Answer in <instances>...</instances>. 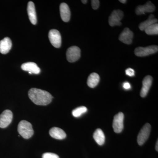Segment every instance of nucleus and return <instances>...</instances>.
I'll use <instances>...</instances> for the list:
<instances>
[{"label":"nucleus","instance_id":"23","mask_svg":"<svg viewBox=\"0 0 158 158\" xmlns=\"http://www.w3.org/2000/svg\"><path fill=\"white\" fill-rule=\"evenodd\" d=\"M42 158H59V156L53 153L47 152L44 154Z\"/></svg>","mask_w":158,"mask_h":158},{"label":"nucleus","instance_id":"25","mask_svg":"<svg viewBox=\"0 0 158 158\" xmlns=\"http://www.w3.org/2000/svg\"><path fill=\"white\" fill-rule=\"evenodd\" d=\"M126 74L130 77H133L135 75V71L131 68H128L126 70Z\"/></svg>","mask_w":158,"mask_h":158},{"label":"nucleus","instance_id":"8","mask_svg":"<svg viewBox=\"0 0 158 158\" xmlns=\"http://www.w3.org/2000/svg\"><path fill=\"white\" fill-rule=\"evenodd\" d=\"M80 57L81 49L78 47H71L66 52V58L69 62H76L80 59Z\"/></svg>","mask_w":158,"mask_h":158},{"label":"nucleus","instance_id":"27","mask_svg":"<svg viewBox=\"0 0 158 158\" xmlns=\"http://www.w3.org/2000/svg\"><path fill=\"white\" fill-rule=\"evenodd\" d=\"M119 2L122 3H123V4L127 2L126 0H119Z\"/></svg>","mask_w":158,"mask_h":158},{"label":"nucleus","instance_id":"29","mask_svg":"<svg viewBox=\"0 0 158 158\" xmlns=\"http://www.w3.org/2000/svg\"><path fill=\"white\" fill-rule=\"evenodd\" d=\"M81 2L83 3V4H85L87 3L88 1H87V0H82V1H81Z\"/></svg>","mask_w":158,"mask_h":158},{"label":"nucleus","instance_id":"28","mask_svg":"<svg viewBox=\"0 0 158 158\" xmlns=\"http://www.w3.org/2000/svg\"><path fill=\"white\" fill-rule=\"evenodd\" d=\"M158 140L157 141L156 144V150L157 151H158Z\"/></svg>","mask_w":158,"mask_h":158},{"label":"nucleus","instance_id":"2","mask_svg":"<svg viewBox=\"0 0 158 158\" xmlns=\"http://www.w3.org/2000/svg\"><path fill=\"white\" fill-rule=\"evenodd\" d=\"M18 131L23 138L27 139L31 138L34 133L32 124L26 120L20 122L18 126Z\"/></svg>","mask_w":158,"mask_h":158},{"label":"nucleus","instance_id":"15","mask_svg":"<svg viewBox=\"0 0 158 158\" xmlns=\"http://www.w3.org/2000/svg\"><path fill=\"white\" fill-rule=\"evenodd\" d=\"M61 19L65 22H68L70 19L71 13L69 7L66 3H62L60 6Z\"/></svg>","mask_w":158,"mask_h":158},{"label":"nucleus","instance_id":"3","mask_svg":"<svg viewBox=\"0 0 158 158\" xmlns=\"http://www.w3.org/2000/svg\"><path fill=\"white\" fill-rule=\"evenodd\" d=\"M158 47L156 45H151L146 47L137 48L135 50V54L138 57H144L157 52Z\"/></svg>","mask_w":158,"mask_h":158},{"label":"nucleus","instance_id":"16","mask_svg":"<svg viewBox=\"0 0 158 158\" xmlns=\"http://www.w3.org/2000/svg\"><path fill=\"white\" fill-rule=\"evenodd\" d=\"M12 47L11 39L8 37H5L0 40V53L6 54L9 53Z\"/></svg>","mask_w":158,"mask_h":158},{"label":"nucleus","instance_id":"9","mask_svg":"<svg viewBox=\"0 0 158 158\" xmlns=\"http://www.w3.org/2000/svg\"><path fill=\"white\" fill-rule=\"evenodd\" d=\"M13 114L10 110H6L0 115V127L5 128L11 123Z\"/></svg>","mask_w":158,"mask_h":158},{"label":"nucleus","instance_id":"21","mask_svg":"<svg viewBox=\"0 0 158 158\" xmlns=\"http://www.w3.org/2000/svg\"><path fill=\"white\" fill-rule=\"evenodd\" d=\"M146 34L148 35H158V24L157 23L152 25L144 30Z\"/></svg>","mask_w":158,"mask_h":158},{"label":"nucleus","instance_id":"18","mask_svg":"<svg viewBox=\"0 0 158 158\" xmlns=\"http://www.w3.org/2000/svg\"><path fill=\"white\" fill-rule=\"evenodd\" d=\"M158 22V19H156L153 15H151L146 21L141 23L139 26V28L141 31H144L148 27Z\"/></svg>","mask_w":158,"mask_h":158},{"label":"nucleus","instance_id":"5","mask_svg":"<svg viewBox=\"0 0 158 158\" xmlns=\"http://www.w3.org/2000/svg\"><path fill=\"white\" fill-rule=\"evenodd\" d=\"M151 130V126L150 124L148 123L144 125V127L141 128L137 138V141L139 145H143L145 141H147L149 137Z\"/></svg>","mask_w":158,"mask_h":158},{"label":"nucleus","instance_id":"13","mask_svg":"<svg viewBox=\"0 0 158 158\" xmlns=\"http://www.w3.org/2000/svg\"><path fill=\"white\" fill-rule=\"evenodd\" d=\"M21 68L23 70L29 72L30 74H38L40 73V68L34 62H28L23 63L21 65Z\"/></svg>","mask_w":158,"mask_h":158},{"label":"nucleus","instance_id":"4","mask_svg":"<svg viewBox=\"0 0 158 158\" xmlns=\"http://www.w3.org/2000/svg\"><path fill=\"white\" fill-rule=\"evenodd\" d=\"M123 15V12L121 10L119 9L114 10L109 17V24L111 27L121 25V20Z\"/></svg>","mask_w":158,"mask_h":158},{"label":"nucleus","instance_id":"6","mask_svg":"<svg viewBox=\"0 0 158 158\" xmlns=\"http://www.w3.org/2000/svg\"><path fill=\"white\" fill-rule=\"evenodd\" d=\"M124 114L121 112L118 113L114 116L113 120V127L115 133H120L122 131L124 127Z\"/></svg>","mask_w":158,"mask_h":158},{"label":"nucleus","instance_id":"24","mask_svg":"<svg viewBox=\"0 0 158 158\" xmlns=\"http://www.w3.org/2000/svg\"><path fill=\"white\" fill-rule=\"evenodd\" d=\"M100 2L98 0H92L91 1V6L94 10L98 9L99 6Z\"/></svg>","mask_w":158,"mask_h":158},{"label":"nucleus","instance_id":"26","mask_svg":"<svg viewBox=\"0 0 158 158\" xmlns=\"http://www.w3.org/2000/svg\"><path fill=\"white\" fill-rule=\"evenodd\" d=\"M123 87L125 89L128 90V89L131 88V85H130V83H128V82H125L123 85Z\"/></svg>","mask_w":158,"mask_h":158},{"label":"nucleus","instance_id":"11","mask_svg":"<svg viewBox=\"0 0 158 158\" xmlns=\"http://www.w3.org/2000/svg\"><path fill=\"white\" fill-rule=\"evenodd\" d=\"M134 34L128 28H125L122 32L118 37L121 42L127 44H130L132 42Z\"/></svg>","mask_w":158,"mask_h":158},{"label":"nucleus","instance_id":"22","mask_svg":"<svg viewBox=\"0 0 158 158\" xmlns=\"http://www.w3.org/2000/svg\"><path fill=\"white\" fill-rule=\"evenodd\" d=\"M88 111V109L85 106H81L76 108L73 110L72 113L73 116L75 117H79L82 116L83 114L86 113Z\"/></svg>","mask_w":158,"mask_h":158},{"label":"nucleus","instance_id":"19","mask_svg":"<svg viewBox=\"0 0 158 158\" xmlns=\"http://www.w3.org/2000/svg\"><path fill=\"white\" fill-rule=\"evenodd\" d=\"M93 138L98 145H102L104 144L105 136L103 132L101 129H97L94 133Z\"/></svg>","mask_w":158,"mask_h":158},{"label":"nucleus","instance_id":"20","mask_svg":"<svg viewBox=\"0 0 158 158\" xmlns=\"http://www.w3.org/2000/svg\"><path fill=\"white\" fill-rule=\"evenodd\" d=\"M100 81V77L98 74L93 73L88 77L87 84L90 88H95L98 85Z\"/></svg>","mask_w":158,"mask_h":158},{"label":"nucleus","instance_id":"12","mask_svg":"<svg viewBox=\"0 0 158 158\" xmlns=\"http://www.w3.org/2000/svg\"><path fill=\"white\" fill-rule=\"evenodd\" d=\"M152 77L149 75H148L144 78L142 81V87L140 92V95L141 97H145L147 95L152 85Z\"/></svg>","mask_w":158,"mask_h":158},{"label":"nucleus","instance_id":"7","mask_svg":"<svg viewBox=\"0 0 158 158\" xmlns=\"http://www.w3.org/2000/svg\"><path fill=\"white\" fill-rule=\"evenodd\" d=\"M49 39L52 45L56 48H59L62 44V38L60 32L58 30L52 29L49 32Z\"/></svg>","mask_w":158,"mask_h":158},{"label":"nucleus","instance_id":"1","mask_svg":"<svg viewBox=\"0 0 158 158\" xmlns=\"http://www.w3.org/2000/svg\"><path fill=\"white\" fill-rule=\"evenodd\" d=\"M29 98L34 104L39 106H47L50 103L53 97L51 94L45 90L31 88L28 92Z\"/></svg>","mask_w":158,"mask_h":158},{"label":"nucleus","instance_id":"10","mask_svg":"<svg viewBox=\"0 0 158 158\" xmlns=\"http://www.w3.org/2000/svg\"><path fill=\"white\" fill-rule=\"evenodd\" d=\"M156 7L151 2L148 1L145 5L138 6L136 8L135 13L137 15L145 14V13L152 12L155 10Z\"/></svg>","mask_w":158,"mask_h":158},{"label":"nucleus","instance_id":"17","mask_svg":"<svg viewBox=\"0 0 158 158\" xmlns=\"http://www.w3.org/2000/svg\"><path fill=\"white\" fill-rule=\"evenodd\" d=\"M51 137L58 140H62L66 138V135L63 130L59 127L52 128L49 131Z\"/></svg>","mask_w":158,"mask_h":158},{"label":"nucleus","instance_id":"14","mask_svg":"<svg viewBox=\"0 0 158 158\" xmlns=\"http://www.w3.org/2000/svg\"><path fill=\"white\" fill-rule=\"evenodd\" d=\"M27 13L28 15L29 19L33 25H36L37 23V14L35 10V6L32 2H29L28 3Z\"/></svg>","mask_w":158,"mask_h":158}]
</instances>
